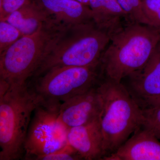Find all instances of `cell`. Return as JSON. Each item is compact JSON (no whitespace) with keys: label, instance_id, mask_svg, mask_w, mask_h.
<instances>
[{"label":"cell","instance_id":"obj_1","mask_svg":"<svg viewBox=\"0 0 160 160\" xmlns=\"http://www.w3.org/2000/svg\"><path fill=\"white\" fill-rule=\"evenodd\" d=\"M100 62L102 77L122 82L142 67L160 41V33L151 26L129 22L110 36Z\"/></svg>","mask_w":160,"mask_h":160},{"label":"cell","instance_id":"obj_2","mask_svg":"<svg viewBox=\"0 0 160 160\" xmlns=\"http://www.w3.org/2000/svg\"><path fill=\"white\" fill-rule=\"evenodd\" d=\"M98 88L102 101L99 120L104 158L117 151L142 127V110L122 82L102 78Z\"/></svg>","mask_w":160,"mask_h":160},{"label":"cell","instance_id":"obj_3","mask_svg":"<svg viewBox=\"0 0 160 160\" xmlns=\"http://www.w3.org/2000/svg\"><path fill=\"white\" fill-rule=\"evenodd\" d=\"M39 106L28 82L16 85L0 81V160L24 158L32 116Z\"/></svg>","mask_w":160,"mask_h":160},{"label":"cell","instance_id":"obj_4","mask_svg":"<svg viewBox=\"0 0 160 160\" xmlns=\"http://www.w3.org/2000/svg\"><path fill=\"white\" fill-rule=\"evenodd\" d=\"M110 39L109 35L99 29L93 21L67 26L32 78L54 67L99 64Z\"/></svg>","mask_w":160,"mask_h":160},{"label":"cell","instance_id":"obj_5","mask_svg":"<svg viewBox=\"0 0 160 160\" xmlns=\"http://www.w3.org/2000/svg\"><path fill=\"white\" fill-rule=\"evenodd\" d=\"M67 27L52 24L20 38L0 54V81L9 84H27Z\"/></svg>","mask_w":160,"mask_h":160},{"label":"cell","instance_id":"obj_6","mask_svg":"<svg viewBox=\"0 0 160 160\" xmlns=\"http://www.w3.org/2000/svg\"><path fill=\"white\" fill-rule=\"evenodd\" d=\"M102 78L100 63L83 67L63 66L52 68L32 78L29 88L40 106L58 111L61 105L97 86Z\"/></svg>","mask_w":160,"mask_h":160},{"label":"cell","instance_id":"obj_7","mask_svg":"<svg viewBox=\"0 0 160 160\" xmlns=\"http://www.w3.org/2000/svg\"><path fill=\"white\" fill-rule=\"evenodd\" d=\"M68 129L60 120L58 112L38 106L25 140L24 159L36 160L65 147L68 144Z\"/></svg>","mask_w":160,"mask_h":160},{"label":"cell","instance_id":"obj_8","mask_svg":"<svg viewBox=\"0 0 160 160\" xmlns=\"http://www.w3.org/2000/svg\"><path fill=\"white\" fill-rule=\"evenodd\" d=\"M124 79L127 80V85L123 84L142 109L159 98L160 51L158 47L142 67Z\"/></svg>","mask_w":160,"mask_h":160},{"label":"cell","instance_id":"obj_9","mask_svg":"<svg viewBox=\"0 0 160 160\" xmlns=\"http://www.w3.org/2000/svg\"><path fill=\"white\" fill-rule=\"evenodd\" d=\"M98 86L61 105L58 111L59 118L68 129L82 126L99 118L102 101Z\"/></svg>","mask_w":160,"mask_h":160},{"label":"cell","instance_id":"obj_10","mask_svg":"<svg viewBox=\"0 0 160 160\" xmlns=\"http://www.w3.org/2000/svg\"><path fill=\"white\" fill-rule=\"evenodd\" d=\"M103 160H160V142L143 127Z\"/></svg>","mask_w":160,"mask_h":160},{"label":"cell","instance_id":"obj_11","mask_svg":"<svg viewBox=\"0 0 160 160\" xmlns=\"http://www.w3.org/2000/svg\"><path fill=\"white\" fill-rule=\"evenodd\" d=\"M67 142L82 160H103L105 156L99 118L82 126L69 128Z\"/></svg>","mask_w":160,"mask_h":160},{"label":"cell","instance_id":"obj_12","mask_svg":"<svg viewBox=\"0 0 160 160\" xmlns=\"http://www.w3.org/2000/svg\"><path fill=\"white\" fill-rule=\"evenodd\" d=\"M56 22L71 26L92 20L89 6L77 0H34Z\"/></svg>","mask_w":160,"mask_h":160},{"label":"cell","instance_id":"obj_13","mask_svg":"<svg viewBox=\"0 0 160 160\" xmlns=\"http://www.w3.org/2000/svg\"><path fill=\"white\" fill-rule=\"evenodd\" d=\"M89 6L93 22L110 37L131 22L117 0H89Z\"/></svg>","mask_w":160,"mask_h":160},{"label":"cell","instance_id":"obj_14","mask_svg":"<svg viewBox=\"0 0 160 160\" xmlns=\"http://www.w3.org/2000/svg\"><path fill=\"white\" fill-rule=\"evenodd\" d=\"M2 20H6L16 27L23 36L33 34L49 25H60L34 0L12 12Z\"/></svg>","mask_w":160,"mask_h":160},{"label":"cell","instance_id":"obj_15","mask_svg":"<svg viewBox=\"0 0 160 160\" xmlns=\"http://www.w3.org/2000/svg\"><path fill=\"white\" fill-rule=\"evenodd\" d=\"M19 30L6 20L0 22V54L22 37Z\"/></svg>","mask_w":160,"mask_h":160},{"label":"cell","instance_id":"obj_16","mask_svg":"<svg viewBox=\"0 0 160 160\" xmlns=\"http://www.w3.org/2000/svg\"><path fill=\"white\" fill-rule=\"evenodd\" d=\"M143 122L142 127L151 132L160 140V106H149L142 109Z\"/></svg>","mask_w":160,"mask_h":160},{"label":"cell","instance_id":"obj_17","mask_svg":"<svg viewBox=\"0 0 160 160\" xmlns=\"http://www.w3.org/2000/svg\"><path fill=\"white\" fill-rule=\"evenodd\" d=\"M122 8L129 15L132 22L149 26L143 12L142 0H117Z\"/></svg>","mask_w":160,"mask_h":160},{"label":"cell","instance_id":"obj_18","mask_svg":"<svg viewBox=\"0 0 160 160\" xmlns=\"http://www.w3.org/2000/svg\"><path fill=\"white\" fill-rule=\"evenodd\" d=\"M142 2L149 26L160 33V0H142Z\"/></svg>","mask_w":160,"mask_h":160},{"label":"cell","instance_id":"obj_19","mask_svg":"<svg viewBox=\"0 0 160 160\" xmlns=\"http://www.w3.org/2000/svg\"><path fill=\"white\" fill-rule=\"evenodd\" d=\"M82 160L74 149L69 144L65 147L49 154L42 156L36 160Z\"/></svg>","mask_w":160,"mask_h":160},{"label":"cell","instance_id":"obj_20","mask_svg":"<svg viewBox=\"0 0 160 160\" xmlns=\"http://www.w3.org/2000/svg\"><path fill=\"white\" fill-rule=\"evenodd\" d=\"M32 0H0V18L5 19L9 14Z\"/></svg>","mask_w":160,"mask_h":160},{"label":"cell","instance_id":"obj_21","mask_svg":"<svg viewBox=\"0 0 160 160\" xmlns=\"http://www.w3.org/2000/svg\"><path fill=\"white\" fill-rule=\"evenodd\" d=\"M160 106V98L153 103L150 106Z\"/></svg>","mask_w":160,"mask_h":160},{"label":"cell","instance_id":"obj_22","mask_svg":"<svg viewBox=\"0 0 160 160\" xmlns=\"http://www.w3.org/2000/svg\"><path fill=\"white\" fill-rule=\"evenodd\" d=\"M79 2H81L83 4L89 6V0H77Z\"/></svg>","mask_w":160,"mask_h":160},{"label":"cell","instance_id":"obj_23","mask_svg":"<svg viewBox=\"0 0 160 160\" xmlns=\"http://www.w3.org/2000/svg\"><path fill=\"white\" fill-rule=\"evenodd\" d=\"M157 47L158 49L160 51V41L159 43L158 44Z\"/></svg>","mask_w":160,"mask_h":160}]
</instances>
